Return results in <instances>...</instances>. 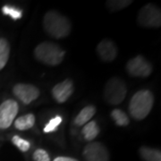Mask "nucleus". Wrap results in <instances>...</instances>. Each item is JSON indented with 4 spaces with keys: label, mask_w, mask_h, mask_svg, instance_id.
<instances>
[{
    "label": "nucleus",
    "mask_w": 161,
    "mask_h": 161,
    "mask_svg": "<svg viewBox=\"0 0 161 161\" xmlns=\"http://www.w3.org/2000/svg\"><path fill=\"white\" fill-rule=\"evenodd\" d=\"M43 27L47 34L56 39L65 38L71 32L69 20L54 10L46 13L43 18Z\"/></svg>",
    "instance_id": "nucleus-1"
},
{
    "label": "nucleus",
    "mask_w": 161,
    "mask_h": 161,
    "mask_svg": "<svg viewBox=\"0 0 161 161\" xmlns=\"http://www.w3.org/2000/svg\"><path fill=\"white\" fill-rule=\"evenodd\" d=\"M154 104V96L148 90H141L133 96L129 104V113L135 120H143L150 113Z\"/></svg>",
    "instance_id": "nucleus-2"
},
{
    "label": "nucleus",
    "mask_w": 161,
    "mask_h": 161,
    "mask_svg": "<svg viewBox=\"0 0 161 161\" xmlns=\"http://www.w3.org/2000/svg\"><path fill=\"white\" fill-rule=\"evenodd\" d=\"M34 56L40 63L55 66L62 63L64 51L58 44L45 41L35 47Z\"/></svg>",
    "instance_id": "nucleus-3"
},
{
    "label": "nucleus",
    "mask_w": 161,
    "mask_h": 161,
    "mask_svg": "<svg viewBox=\"0 0 161 161\" xmlns=\"http://www.w3.org/2000/svg\"><path fill=\"white\" fill-rule=\"evenodd\" d=\"M127 94L125 83L119 78L113 77L105 85L104 98L109 105H119L124 101Z\"/></svg>",
    "instance_id": "nucleus-4"
},
{
    "label": "nucleus",
    "mask_w": 161,
    "mask_h": 161,
    "mask_svg": "<svg viewBox=\"0 0 161 161\" xmlns=\"http://www.w3.org/2000/svg\"><path fill=\"white\" fill-rule=\"evenodd\" d=\"M138 23L144 28H158L161 25L160 9L153 4H147L141 8Z\"/></svg>",
    "instance_id": "nucleus-5"
},
{
    "label": "nucleus",
    "mask_w": 161,
    "mask_h": 161,
    "mask_svg": "<svg viewBox=\"0 0 161 161\" xmlns=\"http://www.w3.org/2000/svg\"><path fill=\"white\" fill-rule=\"evenodd\" d=\"M126 71L132 76L145 78L152 73V66L142 56H137L127 62Z\"/></svg>",
    "instance_id": "nucleus-6"
},
{
    "label": "nucleus",
    "mask_w": 161,
    "mask_h": 161,
    "mask_svg": "<svg viewBox=\"0 0 161 161\" xmlns=\"http://www.w3.org/2000/svg\"><path fill=\"white\" fill-rule=\"evenodd\" d=\"M19 111V106L14 99L5 100L0 105V129L11 126Z\"/></svg>",
    "instance_id": "nucleus-7"
},
{
    "label": "nucleus",
    "mask_w": 161,
    "mask_h": 161,
    "mask_svg": "<svg viewBox=\"0 0 161 161\" xmlns=\"http://www.w3.org/2000/svg\"><path fill=\"white\" fill-rule=\"evenodd\" d=\"M82 154L86 161H109L108 150L105 145L98 142L87 144Z\"/></svg>",
    "instance_id": "nucleus-8"
},
{
    "label": "nucleus",
    "mask_w": 161,
    "mask_h": 161,
    "mask_svg": "<svg viewBox=\"0 0 161 161\" xmlns=\"http://www.w3.org/2000/svg\"><path fill=\"white\" fill-rule=\"evenodd\" d=\"M13 93L23 104H30L40 96V90L31 84L18 83L13 88Z\"/></svg>",
    "instance_id": "nucleus-9"
},
{
    "label": "nucleus",
    "mask_w": 161,
    "mask_h": 161,
    "mask_svg": "<svg viewBox=\"0 0 161 161\" xmlns=\"http://www.w3.org/2000/svg\"><path fill=\"white\" fill-rule=\"evenodd\" d=\"M74 92V83L73 80H64L62 82L55 85L52 89L53 98L58 101V103H64L72 96Z\"/></svg>",
    "instance_id": "nucleus-10"
},
{
    "label": "nucleus",
    "mask_w": 161,
    "mask_h": 161,
    "mask_svg": "<svg viewBox=\"0 0 161 161\" xmlns=\"http://www.w3.org/2000/svg\"><path fill=\"white\" fill-rule=\"evenodd\" d=\"M98 57L105 62H112L117 57V47L111 40L105 39L97 46Z\"/></svg>",
    "instance_id": "nucleus-11"
},
{
    "label": "nucleus",
    "mask_w": 161,
    "mask_h": 161,
    "mask_svg": "<svg viewBox=\"0 0 161 161\" xmlns=\"http://www.w3.org/2000/svg\"><path fill=\"white\" fill-rule=\"evenodd\" d=\"M96 113V108L92 105H89L84 108L80 110V112L75 117V124L77 126L84 125L93 117V115Z\"/></svg>",
    "instance_id": "nucleus-12"
},
{
    "label": "nucleus",
    "mask_w": 161,
    "mask_h": 161,
    "mask_svg": "<svg viewBox=\"0 0 161 161\" xmlns=\"http://www.w3.org/2000/svg\"><path fill=\"white\" fill-rule=\"evenodd\" d=\"M35 124V116L32 114H27L18 117L14 121V126L20 131H25L32 128Z\"/></svg>",
    "instance_id": "nucleus-13"
},
{
    "label": "nucleus",
    "mask_w": 161,
    "mask_h": 161,
    "mask_svg": "<svg viewBox=\"0 0 161 161\" xmlns=\"http://www.w3.org/2000/svg\"><path fill=\"white\" fill-rule=\"evenodd\" d=\"M81 133L86 141L92 142L99 133V127L95 121H90L82 128Z\"/></svg>",
    "instance_id": "nucleus-14"
},
{
    "label": "nucleus",
    "mask_w": 161,
    "mask_h": 161,
    "mask_svg": "<svg viewBox=\"0 0 161 161\" xmlns=\"http://www.w3.org/2000/svg\"><path fill=\"white\" fill-rule=\"evenodd\" d=\"M140 154L145 161H161L160 150L156 149L142 147L140 149Z\"/></svg>",
    "instance_id": "nucleus-15"
},
{
    "label": "nucleus",
    "mask_w": 161,
    "mask_h": 161,
    "mask_svg": "<svg viewBox=\"0 0 161 161\" xmlns=\"http://www.w3.org/2000/svg\"><path fill=\"white\" fill-rule=\"evenodd\" d=\"M9 55L10 45L8 41L4 38H0V71L6 66L9 59Z\"/></svg>",
    "instance_id": "nucleus-16"
},
{
    "label": "nucleus",
    "mask_w": 161,
    "mask_h": 161,
    "mask_svg": "<svg viewBox=\"0 0 161 161\" xmlns=\"http://www.w3.org/2000/svg\"><path fill=\"white\" fill-rule=\"evenodd\" d=\"M111 116L118 126H126L130 123L128 115L123 110L114 109L111 113Z\"/></svg>",
    "instance_id": "nucleus-17"
},
{
    "label": "nucleus",
    "mask_w": 161,
    "mask_h": 161,
    "mask_svg": "<svg viewBox=\"0 0 161 161\" xmlns=\"http://www.w3.org/2000/svg\"><path fill=\"white\" fill-rule=\"evenodd\" d=\"M132 3V1L131 0H109L107 1L106 5L111 12H117L126 8Z\"/></svg>",
    "instance_id": "nucleus-18"
},
{
    "label": "nucleus",
    "mask_w": 161,
    "mask_h": 161,
    "mask_svg": "<svg viewBox=\"0 0 161 161\" xmlns=\"http://www.w3.org/2000/svg\"><path fill=\"white\" fill-rule=\"evenodd\" d=\"M2 13L6 15H9L14 20H18L23 16V12L20 9H17L15 7L11 6H4L2 7Z\"/></svg>",
    "instance_id": "nucleus-19"
},
{
    "label": "nucleus",
    "mask_w": 161,
    "mask_h": 161,
    "mask_svg": "<svg viewBox=\"0 0 161 161\" xmlns=\"http://www.w3.org/2000/svg\"><path fill=\"white\" fill-rule=\"evenodd\" d=\"M12 142L21 151H23V152L28 151L30 150V148H31V143H30L29 142L26 141V140H24V139L21 138L18 135H14L12 138Z\"/></svg>",
    "instance_id": "nucleus-20"
},
{
    "label": "nucleus",
    "mask_w": 161,
    "mask_h": 161,
    "mask_svg": "<svg viewBox=\"0 0 161 161\" xmlns=\"http://www.w3.org/2000/svg\"><path fill=\"white\" fill-rule=\"evenodd\" d=\"M61 123H62V117L61 116L58 115V116L52 118L51 120L46 125V126L44 128V132L48 133V132H53L57 131Z\"/></svg>",
    "instance_id": "nucleus-21"
},
{
    "label": "nucleus",
    "mask_w": 161,
    "mask_h": 161,
    "mask_svg": "<svg viewBox=\"0 0 161 161\" xmlns=\"http://www.w3.org/2000/svg\"><path fill=\"white\" fill-rule=\"evenodd\" d=\"M33 159L34 161H50V158L46 150L38 149L33 153Z\"/></svg>",
    "instance_id": "nucleus-22"
},
{
    "label": "nucleus",
    "mask_w": 161,
    "mask_h": 161,
    "mask_svg": "<svg viewBox=\"0 0 161 161\" xmlns=\"http://www.w3.org/2000/svg\"><path fill=\"white\" fill-rule=\"evenodd\" d=\"M54 161H78L76 160L75 158H69V157H58L56 158Z\"/></svg>",
    "instance_id": "nucleus-23"
}]
</instances>
